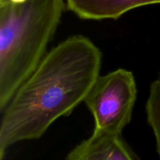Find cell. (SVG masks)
Here are the masks:
<instances>
[{
	"instance_id": "cell-1",
	"label": "cell",
	"mask_w": 160,
	"mask_h": 160,
	"mask_svg": "<svg viewBox=\"0 0 160 160\" xmlns=\"http://www.w3.org/2000/svg\"><path fill=\"white\" fill-rule=\"evenodd\" d=\"M101 66V51L83 35L67 38L47 52L2 112L0 160L12 145L40 138L84 102Z\"/></svg>"
},
{
	"instance_id": "cell-2",
	"label": "cell",
	"mask_w": 160,
	"mask_h": 160,
	"mask_svg": "<svg viewBox=\"0 0 160 160\" xmlns=\"http://www.w3.org/2000/svg\"><path fill=\"white\" fill-rule=\"evenodd\" d=\"M65 6V0L0 3L1 112L46 55Z\"/></svg>"
},
{
	"instance_id": "cell-3",
	"label": "cell",
	"mask_w": 160,
	"mask_h": 160,
	"mask_svg": "<svg viewBox=\"0 0 160 160\" xmlns=\"http://www.w3.org/2000/svg\"><path fill=\"white\" fill-rule=\"evenodd\" d=\"M132 72L117 69L97 78L84 102L95 121L94 131L121 134L132 118L137 99Z\"/></svg>"
},
{
	"instance_id": "cell-4",
	"label": "cell",
	"mask_w": 160,
	"mask_h": 160,
	"mask_svg": "<svg viewBox=\"0 0 160 160\" xmlns=\"http://www.w3.org/2000/svg\"><path fill=\"white\" fill-rule=\"evenodd\" d=\"M66 160H138L121 134L93 131L67 155Z\"/></svg>"
},
{
	"instance_id": "cell-5",
	"label": "cell",
	"mask_w": 160,
	"mask_h": 160,
	"mask_svg": "<svg viewBox=\"0 0 160 160\" xmlns=\"http://www.w3.org/2000/svg\"><path fill=\"white\" fill-rule=\"evenodd\" d=\"M66 6L82 20H116L136 8L160 4V0H65Z\"/></svg>"
},
{
	"instance_id": "cell-6",
	"label": "cell",
	"mask_w": 160,
	"mask_h": 160,
	"mask_svg": "<svg viewBox=\"0 0 160 160\" xmlns=\"http://www.w3.org/2000/svg\"><path fill=\"white\" fill-rule=\"evenodd\" d=\"M145 109L148 124L154 133L160 160V79L153 81L150 86Z\"/></svg>"
},
{
	"instance_id": "cell-7",
	"label": "cell",
	"mask_w": 160,
	"mask_h": 160,
	"mask_svg": "<svg viewBox=\"0 0 160 160\" xmlns=\"http://www.w3.org/2000/svg\"><path fill=\"white\" fill-rule=\"evenodd\" d=\"M26 0H0V3L11 2V3H22Z\"/></svg>"
}]
</instances>
